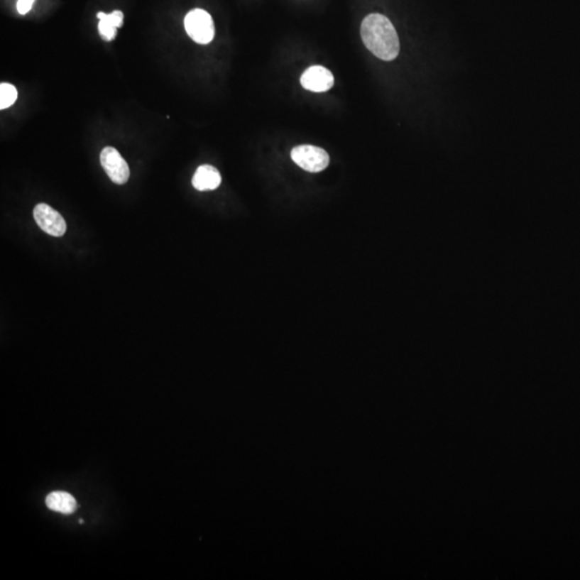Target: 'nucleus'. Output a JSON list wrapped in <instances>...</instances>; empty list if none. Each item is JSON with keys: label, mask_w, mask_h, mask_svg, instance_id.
<instances>
[{"label": "nucleus", "mask_w": 580, "mask_h": 580, "mask_svg": "<svg viewBox=\"0 0 580 580\" xmlns=\"http://www.w3.org/2000/svg\"><path fill=\"white\" fill-rule=\"evenodd\" d=\"M361 38L366 49L380 60L390 62L397 58L400 41L395 27L383 14L366 16L361 24Z\"/></svg>", "instance_id": "1"}, {"label": "nucleus", "mask_w": 580, "mask_h": 580, "mask_svg": "<svg viewBox=\"0 0 580 580\" xmlns=\"http://www.w3.org/2000/svg\"><path fill=\"white\" fill-rule=\"evenodd\" d=\"M186 33L199 45H208L214 38L215 27L212 16L202 9L188 12L184 20Z\"/></svg>", "instance_id": "2"}, {"label": "nucleus", "mask_w": 580, "mask_h": 580, "mask_svg": "<svg viewBox=\"0 0 580 580\" xmlns=\"http://www.w3.org/2000/svg\"><path fill=\"white\" fill-rule=\"evenodd\" d=\"M292 159L307 173H320L328 167V153L314 146H299L292 148Z\"/></svg>", "instance_id": "3"}, {"label": "nucleus", "mask_w": 580, "mask_h": 580, "mask_svg": "<svg viewBox=\"0 0 580 580\" xmlns=\"http://www.w3.org/2000/svg\"><path fill=\"white\" fill-rule=\"evenodd\" d=\"M100 163L113 183L117 185L127 183L131 177L129 165L116 148L111 146L104 148L100 154Z\"/></svg>", "instance_id": "4"}, {"label": "nucleus", "mask_w": 580, "mask_h": 580, "mask_svg": "<svg viewBox=\"0 0 580 580\" xmlns=\"http://www.w3.org/2000/svg\"><path fill=\"white\" fill-rule=\"evenodd\" d=\"M33 219L43 231L50 236L60 238L67 231L64 217L47 203H39L33 209Z\"/></svg>", "instance_id": "5"}, {"label": "nucleus", "mask_w": 580, "mask_h": 580, "mask_svg": "<svg viewBox=\"0 0 580 580\" xmlns=\"http://www.w3.org/2000/svg\"><path fill=\"white\" fill-rule=\"evenodd\" d=\"M300 81L303 89L315 93H324L334 85V75L322 66L310 67L303 73Z\"/></svg>", "instance_id": "6"}, {"label": "nucleus", "mask_w": 580, "mask_h": 580, "mask_svg": "<svg viewBox=\"0 0 580 580\" xmlns=\"http://www.w3.org/2000/svg\"><path fill=\"white\" fill-rule=\"evenodd\" d=\"M192 183L199 192L217 190L221 183V173L213 165H200L192 177Z\"/></svg>", "instance_id": "7"}, {"label": "nucleus", "mask_w": 580, "mask_h": 580, "mask_svg": "<svg viewBox=\"0 0 580 580\" xmlns=\"http://www.w3.org/2000/svg\"><path fill=\"white\" fill-rule=\"evenodd\" d=\"M97 18H99L98 31L104 41H112L116 37V29L123 25L124 14L121 11H113L111 14H106L104 12H98Z\"/></svg>", "instance_id": "8"}, {"label": "nucleus", "mask_w": 580, "mask_h": 580, "mask_svg": "<svg viewBox=\"0 0 580 580\" xmlns=\"http://www.w3.org/2000/svg\"><path fill=\"white\" fill-rule=\"evenodd\" d=\"M48 508L60 514L70 515L77 510V501L71 494L64 491H54L45 499Z\"/></svg>", "instance_id": "9"}, {"label": "nucleus", "mask_w": 580, "mask_h": 580, "mask_svg": "<svg viewBox=\"0 0 580 580\" xmlns=\"http://www.w3.org/2000/svg\"><path fill=\"white\" fill-rule=\"evenodd\" d=\"M18 99V91L16 87L9 83H1L0 84V109H5L11 106Z\"/></svg>", "instance_id": "10"}, {"label": "nucleus", "mask_w": 580, "mask_h": 580, "mask_svg": "<svg viewBox=\"0 0 580 580\" xmlns=\"http://www.w3.org/2000/svg\"><path fill=\"white\" fill-rule=\"evenodd\" d=\"M33 3H35V0H18V6H16L18 13L22 14V16L28 13L31 8H33Z\"/></svg>", "instance_id": "11"}, {"label": "nucleus", "mask_w": 580, "mask_h": 580, "mask_svg": "<svg viewBox=\"0 0 580 580\" xmlns=\"http://www.w3.org/2000/svg\"><path fill=\"white\" fill-rule=\"evenodd\" d=\"M79 522L80 523H83V522H84V520H83V519H80Z\"/></svg>", "instance_id": "12"}]
</instances>
